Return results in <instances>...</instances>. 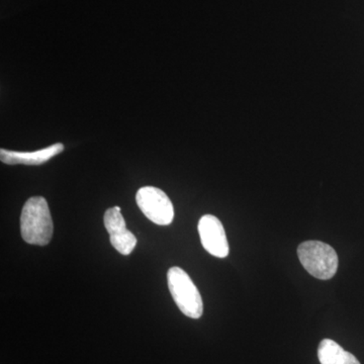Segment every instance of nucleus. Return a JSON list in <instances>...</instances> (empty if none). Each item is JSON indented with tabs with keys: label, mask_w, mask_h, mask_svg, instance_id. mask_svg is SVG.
<instances>
[{
	"label": "nucleus",
	"mask_w": 364,
	"mask_h": 364,
	"mask_svg": "<svg viewBox=\"0 0 364 364\" xmlns=\"http://www.w3.org/2000/svg\"><path fill=\"white\" fill-rule=\"evenodd\" d=\"M54 225L47 200L33 196L26 200L21 215V234L26 243L46 246L52 240Z\"/></svg>",
	"instance_id": "obj_1"
},
{
	"label": "nucleus",
	"mask_w": 364,
	"mask_h": 364,
	"mask_svg": "<svg viewBox=\"0 0 364 364\" xmlns=\"http://www.w3.org/2000/svg\"><path fill=\"white\" fill-rule=\"evenodd\" d=\"M301 265L318 279H331L338 269V256L328 244L320 241H306L298 248Z\"/></svg>",
	"instance_id": "obj_2"
},
{
	"label": "nucleus",
	"mask_w": 364,
	"mask_h": 364,
	"mask_svg": "<svg viewBox=\"0 0 364 364\" xmlns=\"http://www.w3.org/2000/svg\"><path fill=\"white\" fill-rule=\"evenodd\" d=\"M170 294L186 317L200 318L203 312L202 296L188 273L181 267H171L167 273Z\"/></svg>",
	"instance_id": "obj_3"
},
{
	"label": "nucleus",
	"mask_w": 364,
	"mask_h": 364,
	"mask_svg": "<svg viewBox=\"0 0 364 364\" xmlns=\"http://www.w3.org/2000/svg\"><path fill=\"white\" fill-rule=\"evenodd\" d=\"M136 202L143 214L154 224L168 226L173 221V205L161 189L154 186L140 188L136 193Z\"/></svg>",
	"instance_id": "obj_4"
},
{
	"label": "nucleus",
	"mask_w": 364,
	"mask_h": 364,
	"mask_svg": "<svg viewBox=\"0 0 364 364\" xmlns=\"http://www.w3.org/2000/svg\"><path fill=\"white\" fill-rule=\"evenodd\" d=\"M198 234L203 248L218 258L229 255V243L221 221L212 215H205L198 222Z\"/></svg>",
	"instance_id": "obj_5"
},
{
	"label": "nucleus",
	"mask_w": 364,
	"mask_h": 364,
	"mask_svg": "<svg viewBox=\"0 0 364 364\" xmlns=\"http://www.w3.org/2000/svg\"><path fill=\"white\" fill-rule=\"evenodd\" d=\"M105 227L109 234L112 247L123 255H130L136 245L135 235L127 229L121 208H109L104 217Z\"/></svg>",
	"instance_id": "obj_6"
},
{
	"label": "nucleus",
	"mask_w": 364,
	"mask_h": 364,
	"mask_svg": "<svg viewBox=\"0 0 364 364\" xmlns=\"http://www.w3.org/2000/svg\"><path fill=\"white\" fill-rule=\"evenodd\" d=\"M63 151L64 145L61 143L54 144L44 149L33 151V152H18V151L1 148L0 159L9 165H42Z\"/></svg>",
	"instance_id": "obj_7"
},
{
	"label": "nucleus",
	"mask_w": 364,
	"mask_h": 364,
	"mask_svg": "<svg viewBox=\"0 0 364 364\" xmlns=\"http://www.w3.org/2000/svg\"><path fill=\"white\" fill-rule=\"evenodd\" d=\"M318 358L321 364H360L350 352L344 350L331 339H324L318 345Z\"/></svg>",
	"instance_id": "obj_8"
}]
</instances>
